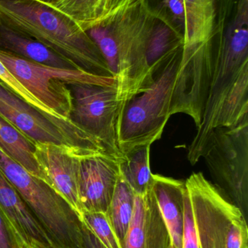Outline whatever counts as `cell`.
I'll list each match as a JSON object with an SVG mask.
<instances>
[{
	"instance_id": "cb8c5ba5",
	"label": "cell",
	"mask_w": 248,
	"mask_h": 248,
	"mask_svg": "<svg viewBox=\"0 0 248 248\" xmlns=\"http://www.w3.org/2000/svg\"><path fill=\"white\" fill-rule=\"evenodd\" d=\"M248 67L245 68L229 93L218 115L215 128L236 125L248 117Z\"/></svg>"
},
{
	"instance_id": "484cf974",
	"label": "cell",
	"mask_w": 248,
	"mask_h": 248,
	"mask_svg": "<svg viewBox=\"0 0 248 248\" xmlns=\"http://www.w3.org/2000/svg\"><path fill=\"white\" fill-rule=\"evenodd\" d=\"M163 4L165 11H167V14L182 31L183 36L187 26L184 0H163Z\"/></svg>"
},
{
	"instance_id": "d6986e66",
	"label": "cell",
	"mask_w": 248,
	"mask_h": 248,
	"mask_svg": "<svg viewBox=\"0 0 248 248\" xmlns=\"http://www.w3.org/2000/svg\"><path fill=\"white\" fill-rule=\"evenodd\" d=\"M36 142L0 116V150L33 176L45 178L35 158Z\"/></svg>"
},
{
	"instance_id": "f546056e",
	"label": "cell",
	"mask_w": 248,
	"mask_h": 248,
	"mask_svg": "<svg viewBox=\"0 0 248 248\" xmlns=\"http://www.w3.org/2000/svg\"><path fill=\"white\" fill-rule=\"evenodd\" d=\"M170 248H174V247H173V245H172V244H171V246H170Z\"/></svg>"
},
{
	"instance_id": "44dd1931",
	"label": "cell",
	"mask_w": 248,
	"mask_h": 248,
	"mask_svg": "<svg viewBox=\"0 0 248 248\" xmlns=\"http://www.w3.org/2000/svg\"><path fill=\"white\" fill-rule=\"evenodd\" d=\"M111 0H55L49 5L87 31L106 18Z\"/></svg>"
},
{
	"instance_id": "d4e9b609",
	"label": "cell",
	"mask_w": 248,
	"mask_h": 248,
	"mask_svg": "<svg viewBox=\"0 0 248 248\" xmlns=\"http://www.w3.org/2000/svg\"><path fill=\"white\" fill-rule=\"evenodd\" d=\"M82 224L94 234L105 248H122L106 213L84 212Z\"/></svg>"
},
{
	"instance_id": "f1b7e54d",
	"label": "cell",
	"mask_w": 248,
	"mask_h": 248,
	"mask_svg": "<svg viewBox=\"0 0 248 248\" xmlns=\"http://www.w3.org/2000/svg\"><path fill=\"white\" fill-rule=\"evenodd\" d=\"M39 1H42L44 3H47V4H49V3L52 2V1H55V0H39Z\"/></svg>"
},
{
	"instance_id": "9a60e30c",
	"label": "cell",
	"mask_w": 248,
	"mask_h": 248,
	"mask_svg": "<svg viewBox=\"0 0 248 248\" xmlns=\"http://www.w3.org/2000/svg\"><path fill=\"white\" fill-rule=\"evenodd\" d=\"M171 244L151 186L144 195L134 197L132 218L122 247L170 248Z\"/></svg>"
},
{
	"instance_id": "7c38bea8",
	"label": "cell",
	"mask_w": 248,
	"mask_h": 248,
	"mask_svg": "<svg viewBox=\"0 0 248 248\" xmlns=\"http://www.w3.org/2000/svg\"><path fill=\"white\" fill-rule=\"evenodd\" d=\"M34 155L47 183L68 202L82 222L84 214L80 195L82 157L66 147L38 142Z\"/></svg>"
},
{
	"instance_id": "8fae6325",
	"label": "cell",
	"mask_w": 248,
	"mask_h": 248,
	"mask_svg": "<svg viewBox=\"0 0 248 248\" xmlns=\"http://www.w3.org/2000/svg\"><path fill=\"white\" fill-rule=\"evenodd\" d=\"M214 39L183 45L172 93L170 115H188L198 128L202 122L212 78L215 52Z\"/></svg>"
},
{
	"instance_id": "e0dca14e",
	"label": "cell",
	"mask_w": 248,
	"mask_h": 248,
	"mask_svg": "<svg viewBox=\"0 0 248 248\" xmlns=\"http://www.w3.org/2000/svg\"><path fill=\"white\" fill-rule=\"evenodd\" d=\"M183 45V33L167 12L155 10L146 56L147 71L151 80H154L156 74Z\"/></svg>"
},
{
	"instance_id": "5b68a950",
	"label": "cell",
	"mask_w": 248,
	"mask_h": 248,
	"mask_svg": "<svg viewBox=\"0 0 248 248\" xmlns=\"http://www.w3.org/2000/svg\"><path fill=\"white\" fill-rule=\"evenodd\" d=\"M182 51L181 48L165 64L147 90L119 108L116 131L122 157L134 149L151 145L161 138L171 116L172 93Z\"/></svg>"
},
{
	"instance_id": "9c48e42d",
	"label": "cell",
	"mask_w": 248,
	"mask_h": 248,
	"mask_svg": "<svg viewBox=\"0 0 248 248\" xmlns=\"http://www.w3.org/2000/svg\"><path fill=\"white\" fill-rule=\"evenodd\" d=\"M0 61L54 114L66 119H69L72 108L71 93L67 84L82 83L116 88L117 85L114 77L96 75L77 68L47 66L1 49Z\"/></svg>"
},
{
	"instance_id": "6da1fadb",
	"label": "cell",
	"mask_w": 248,
	"mask_h": 248,
	"mask_svg": "<svg viewBox=\"0 0 248 248\" xmlns=\"http://www.w3.org/2000/svg\"><path fill=\"white\" fill-rule=\"evenodd\" d=\"M154 18L149 0H132L87 31L116 78L119 108L154 81L146 56Z\"/></svg>"
},
{
	"instance_id": "7a4b0ae2",
	"label": "cell",
	"mask_w": 248,
	"mask_h": 248,
	"mask_svg": "<svg viewBox=\"0 0 248 248\" xmlns=\"http://www.w3.org/2000/svg\"><path fill=\"white\" fill-rule=\"evenodd\" d=\"M0 24L40 42L90 74L113 77L85 31L39 0H0Z\"/></svg>"
},
{
	"instance_id": "8992f818",
	"label": "cell",
	"mask_w": 248,
	"mask_h": 248,
	"mask_svg": "<svg viewBox=\"0 0 248 248\" xmlns=\"http://www.w3.org/2000/svg\"><path fill=\"white\" fill-rule=\"evenodd\" d=\"M0 170L13 185L57 248H83V224L66 201L0 150Z\"/></svg>"
},
{
	"instance_id": "ac0fdd59",
	"label": "cell",
	"mask_w": 248,
	"mask_h": 248,
	"mask_svg": "<svg viewBox=\"0 0 248 248\" xmlns=\"http://www.w3.org/2000/svg\"><path fill=\"white\" fill-rule=\"evenodd\" d=\"M0 49L26 61L55 68H77L68 60L29 36L0 24Z\"/></svg>"
},
{
	"instance_id": "ffe728a7",
	"label": "cell",
	"mask_w": 248,
	"mask_h": 248,
	"mask_svg": "<svg viewBox=\"0 0 248 248\" xmlns=\"http://www.w3.org/2000/svg\"><path fill=\"white\" fill-rule=\"evenodd\" d=\"M218 0H184L187 26L183 45L200 43L215 35Z\"/></svg>"
},
{
	"instance_id": "277c9868",
	"label": "cell",
	"mask_w": 248,
	"mask_h": 248,
	"mask_svg": "<svg viewBox=\"0 0 248 248\" xmlns=\"http://www.w3.org/2000/svg\"><path fill=\"white\" fill-rule=\"evenodd\" d=\"M218 42L214 70L202 122L189 145L187 157L192 166L202 157L207 140L215 128L223 104L242 71L248 67V0H237L224 31L215 30Z\"/></svg>"
},
{
	"instance_id": "52a82bcc",
	"label": "cell",
	"mask_w": 248,
	"mask_h": 248,
	"mask_svg": "<svg viewBox=\"0 0 248 248\" xmlns=\"http://www.w3.org/2000/svg\"><path fill=\"white\" fill-rule=\"evenodd\" d=\"M0 116L34 142L61 146L80 157L106 154L97 139L71 119L33 107L1 81Z\"/></svg>"
},
{
	"instance_id": "2e32d148",
	"label": "cell",
	"mask_w": 248,
	"mask_h": 248,
	"mask_svg": "<svg viewBox=\"0 0 248 248\" xmlns=\"http://www.w3.org/2000/svg\"><path fill=\"white\" fill-rule=\"evenodd\" d=\"M159 209L168 230L172 245L182 248L184 218L185 182L153 174L151 185Z\"/></svg>"
},
{
	"instance_id": "4fadbf2b",
	"label": "cell",
	"mask_w": 248,
	"mask_h": 248,
	"mask_svg": "<svg viewBox=\"0 0 248 248\" xmlns=\"http://www.w3.org/2000/svg\"><path fill=\"white\" fill-rule=\"evenodd\" d=\"M0 214L18 248H57L16 188L0 170Z\"/></svg>"
},
{
	"instance_id": "ba28073f",
	"label": "cell",
	"mask_w": 248,
	"mask_h": 248,
	"mask_svg": "<svg viewBox=\"0 0 248 248\" xmlns=\"http://www.w3.org/2000/svg\"><path fill=\"white\" fill-rule=\"evenodd\" d=\"M202 157L215 185L247 218L248 211V117L236 125L215 128Z\"/></svg>"
},
{
	"instance_id": "603a6c76",
	"label": "cell",
	"mask_w": 248,
	"mask_h": 248,
	"mask_svg": "<svg viewBox=\"0 0 248 248\" xmlns=\"http://www.w3.org/2000/svg\"><path fill=\"white\" fill-rule=\"evenodd\" d=\"M133 191L119 174V179L106 211L111 227L120 243H123L132 218L134 205Z\"/></svg>"
},
{
	"instance_id": "83f0119b",
	"label": "cell",
	"mask_w": 248,
	"mask_h": 248,
	"mask_svg": "<svg viewBox=\"0 0 248 248\" xmlns=\"http://www.w3.org/2000/svg\"><path fill=\"white\" fill-rule=\"evenodd\" d=\"M83 248H105L94 234L83 224Z\"/></svg>"
},
{
	"instance_id": "7402d4cb",
	"label": "cell",
	"mask_w": 248,
	"mask_h": 248,
	"mask_svg": "<svg viewBox=\"0 0 248 248\" xmlns=\"http://www.w3.org/2000/svg\"><path fill=\"white\" fill-rule=\"evenodd\" d=\"M150 146L134 149L119 160L121 176L135 195H144L152 184L153 173L150 169Z\"/></svg>"
},
{
	"instance_id": "30bf717a",
	"label": "cell",
	"mask_w": 248,
	"mask_h": 248,
	"mask_svg": "<svg viewBox=\"0 0 248 248\" xmlns=\"http://www.w3.org/2000/svg\"><path fill=\"white\" fill-rule=\"evenodd\" d=\"M67 85L72 98L71 122L97 139L106 154L121 160L116 131L119 103L116 87L82 83Z\"/></svg>"
},
{
	"instance_id": "3957f363",
	"label": "cell",
	"mask_w": 248,
	"mask_h": 248,
	"mask_svg": "<svg viewBox=\"0 0 248 248\" xmlns=\"http://www.w3.org/2000/svg\"><path fill=\"white\" fill-rule=\"evenodd\" d=\"M182 248H248L247 218L203 173L185 181Z\"/></svg>"
},
{
	"instance_id": "5bb4252c",
	"label": "cell",
	"mask_w": 248,
	"mask_h": 248,
	"mask_svg": "<svg viewBox=\"0 0 248 248\" xmlns=\"http://www.w3.org/2000/svg\"><path fill=\"white\" fill-rule=\"evenodd\" d=\"M119 160L107 154L82 157L80 195L84 213H106L120 174Z\"/></svg>"
},
{
	"instance_id": "4316f807",
	"label": "cell",
	"mask_w": 248,
	"mask_h": 248,
	"mask_svg": "<svg viewBox=\"0 0 248 248\" xmlns=\"http://www.w3.org/2000/svg\"><path fill=\"white\" fill-rule=\"evenodd\" d=\"M0 248H18L0 214Z\"/></svg>"
}]
</instances>
